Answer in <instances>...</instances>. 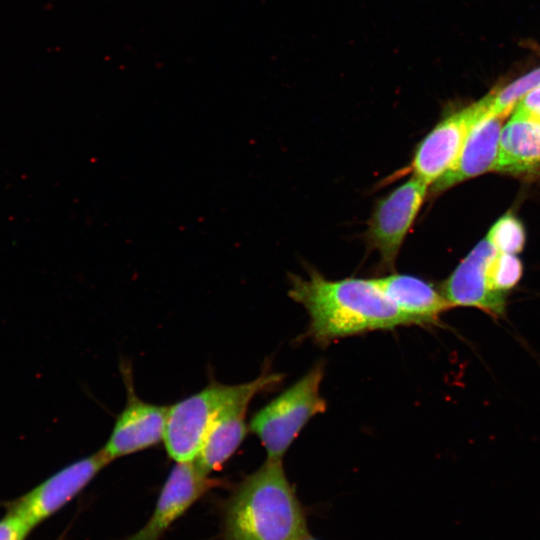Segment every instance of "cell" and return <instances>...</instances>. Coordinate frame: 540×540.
<instances>
[{"instance_id": "cell-1", "label": "cell", "mask_w": 540, "mask_h": 540, "mask_svg": "<svg viewBox=\"0 0 540 540\" xmlns=\"http://www.w3.org/2000/svg\"><path fill=\"white\" fill-rule=\"evenodd\" d=\"M288 296L306 309L308 335L320 345L409 325L373 278L330 280L316 270L306 278L290 274Z\"/></svg>"}, {"instance_id": "cell-2", "label": "cell", "mask_w": 540, "mask_h": 540, "mask_svg": "<svg viewBox=\"0 0 540 540\" xmlns=\"http://www.w3.org/2000/svg\"><path fill=\"white\" fill-rule=\"evenodd\" d=\"M307 516L281 460L266 461L232 490L223 509L224 540H301Z\"/></svg>"}, {"instance_id": "cell-3", "label": "cell", "mask_w": 540, "mask_h": 540, "mask_svg": "<svg viewBox=\"0 0 540 540\" xmlns=\"http://www.w3.org/2000/svg\"><path fill=\"white\" fill-rule=\"evenodd\" d=\"M324 377L322 362L257 411L249 424L264 447L267 459L281 460L300 431L315 415L326 409L320 395Z\"/></svg>"}, {"instance_id": "cell-4", "label": "cell", "mask_w": 540, "mask_h": 540, "mask_svg": "<svg viewBox=\"0 0 540 540\" xmlns=\"http://www.w3.org/2000/svg\"><path fill=\"white\" fill-rule=\"evenodd\" d=\"M494 92L438 122L415 147L409 165L401 170L432 186L456 163L472 128L487 115Z\"/></svg>"}, {"instance_id": "cell-5", "label": "cell", "mask_w": 540, "mask_h": 540, "mask_svg": "<svg viewBox=\"0 0 540 540\" xmlns=\"http://www.w3.org/2000/svg\"><path fill=\"white\" fill-rule=\"evenodd\" d=\"M242 384L209 383L201 391L168 407L164 444L175 462L194 461L205 435L221 409L241 390Z\"/></svg>"}, {"instance_id": "cell-6", "label": "cell", "mask_w": 540, "mask_h": 540, "mask_svg": "<svg viewBox=\"0 0 540 540\" xmlns=\"http://www.w3.org/2000/svg\"><path fill=\"white\" fill-rule=\"evenodd\" d=\"M427 194L428 186L411 176L375 202L364 237L368 248L378 253L384 269H394Z\"/></svg>"}, {"instance_id": "cell-7", "label": "cell", "mask_w": 540, "mask_h": 540, "mask_svg": "<svg viewBox=\"0 0 540 540\" xmlns=\"http://www.w3.org/2000/svg\"><path fill=\"white\" fill-rule=\"evenodd\" d=\"M281 378L280 374L263 371L256 379L242 383L239 393L211 423L194 460L203 472L210 475L231 458L247 433L245 419L249 403L258 393L278 384Z\"/></svg>"}, {"instance_id": "cell-8", "label": "cell", "mask_w": 540, "mask_h": 540, "mask_svg": "<svg viewBox=\"0 0 540 540\" xmlns=\"http://www.w3.org/2000/svg\"><path fill=\"white\" fill-rule=\"evenodd\" d=\"M111 462L100 449L57 471L13 501L9 509L35 528L70 502Z\"/></svg>"}, {"instance_id": "cell-9", "label": "cell", "mask_w": 540, "mask_h": 540, "mask_svg": "<svg viewBox=\"0 0 540 540\" xmlns=\"http://www.w3.org/2000/svg\"><path fill=\"white\" fill-rule=\"evenodd\" d=\"M220 478L203 472L195 461L176 462L146 524L127 540H160L166 530L198 499L223 485Z\"/></svg>"}, {"instance_id": "cell-10", "label": "cell", "mask_w": 540, "mask_h": 540, "mask_svg": "<svg viewBox=\"0 0 540 540\" xmlns=\"http://www.w3.org/2000/svg\"><path fill=\"white\" fill-rule=\"evenodd\" d=\"M497 253L487 240H481L443 282L441 292L453 307L476 308L494 319L506 315L507 298L489 287L487 268Z\"/></svg>"}, {"instance_id": "cell-11", "label": "cell", "mask_w": 540, "mask_h": 540, "mask_svg": "<svg viewBox=\"0 0 540 540\" xmlns=\"http://www.w3.org/2000/svg\"><path fill=\"white\" fill-rule=\"evenodd\" d=\"M127 401L118 415L111 434L102 447L105 455L116 458L142 451L164 440L168 406L139 399L127 383Z\"/></svg>"}, {"instance_id": "cell-12", "label": "cell", "mask_w": 540, "mask_h": 540, "mask_svg": "<svg viewBox=\"0 0 540 540\" xmlns=\"http://www.w3.org/2000/svg\"><path fill=\"white\" fill-rule=\"evenodd\" d=\"M506 117L487 113L472 128L454 166L431 186L432 196L467 179L494 170L502 124Z\"/></svg>"}, {"instance_id": "cell-13", "label": "cell", "mask_w": 540, "mask_h": 540, "mask_svg": "<svg viewBox=\"0 0 540 540\" xmlns=\"http://www.w3.org/2000/svg\"><path fill=\"white\" fill-rule=\"evenodd\" d=\"M375 280L409 325L435 326L452 308L441 291L420 277L391 273Z\"/></svg>"}, {"instance_id": "cell-14", "label": "cell", "mask_w": 540, "mask_h": 540, "mask_svg": "<svg viewBox=\"0 0 540 540\" xmlns=\"http://www.w3.org/2000/svg\"><path fill=\"white\" fill-rule=\"evenodd\" d=\"M540 167V123L512 115L503 126L495 171L523 174Z\"/></svg>"}, {"instance_id": "cell-15", "label": "cell", "mask_w": 540, "mask_h": 540, "mask_svg": "<svg viewBox=\"0 0 540 540\" xmlns=\"http://www.w3.org/2000/svg\"><path fill=\"white\" fill-rule=\"evenodd\" d=\"M523 266L514 254L497 252L487 268L490 289L500 296L506 297L520 281Z\"/></svg>"}, {"instance_id": "cell-16", "label": "cell", "mask_w": 540, "mask_h": 540, "mask_svg": "<svg viewBox=\"0 0 540 540\" xmlns=\"http://www.w3.org/2000/svg\"><path fill=\"white\" fill-rule=\"evenodd\" d=\"M487 240L499 253L517 254L525 243L524 228L512 214L502 216L489 230Z\"/></svg>"}, {"instance_id": "cell-17", "label": "cell", "mask_w": 540, "mask_h": 540, "mask_svg": "<svg viewBox=\"0 0 540 540\" xmlns=\"http://www.w3.org/2000/svg\"><path fill=\"white\" fill-rule=\"evenodd\" d=\"M539 85L540 68H537L510 83L502 90L494 92L492 104L488 113L507 116L520 99Z\"/></svg>"}, {"instance_id": "cell-18", "label": "cell", "mask_w": 540, "mask_h": 540, "mask_svg": "<svg viewBox=\"0 0 540 540\" xmlns=\"http://www.w3.org/2000/svg\"><path fill=\"white\" fill-rule=\"evenodd\" d=\"M33 529L22 515L9 509L0 519V540H25Z\"/></svg>"}, {"instance_id": "cell-19", "label": "cell", "mask_w": 540, "mask_h": 540, "mask_svg": "<svg viewBox=\"0 0 540 540\" xmlns=\"http://www.w3.org/2000/svg\"><path fill=\"white\" fill-rule=\"evenodd\" d=\"M513 115L540 123V85L518 101Z\"/></svg>"}, {"instance_id": "cell-20", "label": "cell", "mask_w": 540, "mask_h": 540, "mask_svg": "<svg viewBox=\"0 0 540 540\" xmlns=\"http://www.w3.org/2000/svg\"><path fill=\"white\" fill-rule=\"evenodd\" d=\"M301 540H318L314 538L310 533H308L303 539Z\"/></svg>"}]
</instances>
